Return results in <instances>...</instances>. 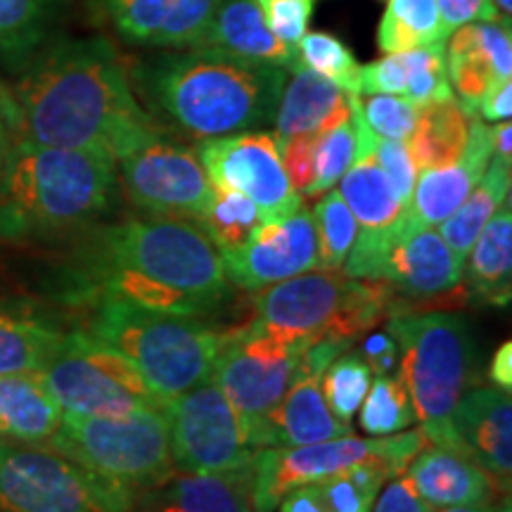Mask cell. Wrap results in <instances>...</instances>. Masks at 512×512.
Wrapping results in <instances>:
<instances>
[{
    "instance_id": "cell-55",
    "label": "cell",
    "mask_w": 512,
    "mask_h": 512,
    "mask_svg": "<svg viewBox=\"0 0 512 512\" xmlns=\"http://www.w3.org/2000/svg\"><path fill=\"white\" fill-rule=\"evenodd\" d=\"M491 5H494L498 19H503V22H510L512 0H491Z\"/></svg>"
},
{
    "instance_id": "cell-19",
    "label": "cell",
    "mask_w": 512,
    "mask_h": 512,
    "mask_svg": "<svg viewBox=\"0 0 512 512\" xmlns=\"http://www.w3.org/2000/svg\"><path fill=\"white\" fill-rule=\"evenodd\" d=\"M446 72L456 100L472 117H477V102L496 81L512 74V36L510 22L463 24L451 31L444 43Z\"/></svg>"
},
{
    "instance_id": "cell-28",
    "label": "cell",
    "mask_w": 512,
    "mask_h": 512,
    "mask_svg": "<svg viewBox=\"0 0 512 512\" xmlns=\"http://www.w3.org/2000/svg\"><path fill=\"white\" fill-rule=\"evenodd\" d=\"M67 332L29 306L0 304V377L46 368Z\"/></svg>"
},
{
    "instance_id": "cell-23",
    "label": "cell",
    "mask_w": 512,
    "mask_h": 512,
    "mask_svg": "<svg viewBox=\"0 0 512 512\" xmlns=\"http://www.w3.org/2000/svg\"><path fill=\"white\" fill-rule=\"evenodd\" d=\"M287 74L292 76L285 81L273 117L275 143L280 145L294 136H320L351 117L347 91L302 64Z\"/></svg>"
},
{
    "instance_id": "cell-33",
    "label": "cell",
    "mask_w": 512,
    "mask_h": 512,
    "mask_svg": "<svg viewBox=\"0 0 512 512\" xmlns=\"http://www.w3.org/2000/svg\"><path fill=\"white\" fill-rule=\"evenodd\" d=\"M446 38L437 0H389L377 27V48L384 55L446 43Z\"/></svg>"
},
{
    "instance_id": "cell-45",
    "label": "cell",
    "mask_w": 512,
    "mask_h": 512,
    "mask_svg": "<svg viewBox=\"0 0 512 512\" xmlns=\"http://www.w3.org/2000/svg\"><path fill=\"white\" fill-rule=\"evenodd\" d=\"M434 508L422 498L406 472L387 479L375 496L370 512H432Z\"/></svg>"
},
{
    "instance_id": "cell-24",
    "label": "cell",
    "mask_w": 512,
    "mask_h": 512,
    "mask_svg": "<svg viewBox=\"0 0 512 512\" xmlns=\"http://www.w3.org/2000/svg\"><path fill=\"white\" fill-rule=\"evenodd\" d=\"M249 472L197 475L176 472L155 489L138 494L133 512H252Z\"/></svg>"
},
{
    "instance_id": "cell-27",
    "label": "cell",
    "mask_w": 512,
    "mask_h": 512,
    "mask_svg": "<svg viewBox=\"0 0 512 512\" xmlns=\"http://www.w3.org/2000/svg\"><path fill=\"white\" fill-rule=\"evenodd\" d=\"M465 287L475 304L508 306L512 294V211L510 200L491 216L465 256Z\"/></svg>"
},
{
    "instance_id": "cell-29",
    "label": "cell",
    "mask_w": 512,
    "mask_h": 512,
    "mask_svg": "<svg viewBox=\"0 0 512 512\" xmlns=\"http://www.w3.org/2000/svg\"><path fill=\"white\" fill-rule=\"evenodd\" d=\"M510 200V162L501 157H491L484 176L465 197L463 204L453 211L444 223H439V235L451 247V252L465 264L472 245L479 238L491 216Z\"/></svg>"
},
{
    "instance_id": "cell-11",
    "label": "cell",
    "mask_w": 512,
    "mask_h": 512,
    "mask_svg": "<svg viewBox=\"0 0 512 512\" xmlns=\"http://www.w3.org/2000/svg\"><path fill=\"white\" fill-rule=\"evenodd\" d=\"M427 444L422 430H403L389 437L347 434L320 444L259 448L249 472L252 512H275L283 496L297 486L318 484L366 460H384L401 475Z\"/></svg>"
},
{
    "instance_id": "cell-36",
    "label": "cell",
    "mask_w": 512,
    "mask_h": 512,
    "mask_svg": "<svg viewBox=\"0 0 512 512\" xmlns=\"http://www.w3.org/2000/svg\"><path fill=\"white\" fill-rule=\"evenodd\" d=\"M399 475L384 460H366L318 482L330 512H370L387 479Z\"/></svg>"
},
{
    "instance_id": "cell-3",
    "label": "cell",
    "mask_w": 512,
    "mask_h": 512,
    "mask_svg": "<svg viewBox=\"0 0 512 512\" xmlns=\"http://www.w3.org/2000/svg\"><path fill=\"white\" fill-rule=\"evenodd\" d=\"M117 159L15 140L0 171V238L91 226L119 204Z\"/></svg>"
},
{
    "instance_id": "cell-38",
    "label": "cell",
    "mask_w": 512,
    "mask_h": 512,
    "mask_svg": "<svg viewBox=\"0 0 512 512\" xmlns=\"http://www.w3.org/2000/svg\"><path fill=\"white\" fill-rule=\"evenodd\" d=\"M299 64L311 69L313 74L323 76L347 93L358 91V69L354 53L342 38L328 31H306L297 43Z\"/></svg>"
},
{
    "instance_id": "cell-51",
    "label": "cell",
    "mask_w": 512,
    "mask_h": 512,
    "mask_svg": "<svg viewBox=\"0 0 512 512\" xmlns=\"http://www.w3.org/2000/svg\"><path fill=\"white\" fill-rule=\"evenodd\" d=\"M17 102H15V95H12V88L5 86V83H0V126H5L8 131L12 133V138H15V131H17Z\"/></svg>"
},
{
    "instance_id": "cell-57",
    "label": "cell",
    "mask_w": 512,
    "mask_h": 512,
    "mask_svg": "<svg viewBox=\"0 0 512 512\" xmlns=\"http://www.w3.org/2000/svg\"><path fill=\"white\" fill-rule=\"evenodd\" d=\"M0 441H3V439H0Z\"/></svg>"
},
{
    "instance_id": "cell-54",
    "label": "cell",
    "mask_w": 512,
    "mask_h": 512,
    "mask_svg": "<svg viewBox=\"0 0 512 512\" xmlns=\"http://www.w3.org/2000/svg\"><path fill=\"white\" fill-rule=\"evenodd\" d=\"M494 505H458V508H434L432 512H491Z\"/></svg>"
},
{
    "instance_id": "cell-22",
    "label": "cell",
    "mask_w": 512,
    "mask_h": 512,
    "mask_svg": "<svg viewBox=\"0 0 512 512\" xmlns=\"http://www.w3.org/2000/svg\"><path fill=\"white\" fill-rule=\"evenodd\" d=\"M323 375H297L283 401L273 408L254 439V448H283L320 444L354 434L349 422L330 411L320 392Z\"/></svg>"
},
{
    "instance_id": "cell-5",
    "label": "cell",
    "mask_w": 512,
    "mask_h": 512,
    "mask_svg": "<svg viewBox=\"0 0 512 512\" xmlns=\"http://www.w3.org/2000/svg\"><path fill=\"white\" fill-rule=\"evenodd\" d=\"M83 306L79 330L124 354L166 406L211 377L226 330L207 318L171 316L114 299Z\"/></svg>"
},
{
    "instance_id": "cell-18",
    "label": "cell",
    "mask_w": 512,
    "mask_h": 512,
    "mask_svg": "<svg viewBox=\"0 0 512 512\" xmlns=\"http://www.w3.org/2000/svg\"><path fill=\"white\" fill-rule=\"evenodd\" d=\"M494 157V136L482 119L475 117L470 126L465 150L453 164L422 169L415 178L411 200L401 211V219L415 228H437L456 211L472 188L484 176Z\"/></svg>"
},
{
    "instance_id": "cell-4",
    "label": "cell",
    "mask_w": 512,
    "mask_h": 512,
    "mask_svg": "<svg viewBox=\"0 0 512 512\" xmlns=\"http://www.w3.org/2000/svg\"><path fill=\"white\" fill-rule=\"evenodd\" d=\"M76 268L133 273L204 299L216 309L230 297L219 249L195 221L131 216L107 223L83 242Z\"/></svg>"
},
{
    "instance_id": "cell-10",
    "label": "cell",
    "mask_w": 512,
    "mask_h": 512,
    "mask_svg": "<svg viewBox=\"0 0 512 512\" xmlns=\"http://www.w3.org/2000/svg\"><path fill=\"white\" fill-rule=\"evenodd\" d=\"M41 375L69 413L126 418L140 411H166V403L124 354L83 330L67 332Z\"/></svg>"
},
{
    "instance_id": "cell-17",
    "label": "cell",
    "mask_w": 512,
    "mask_h": 512,
    "mask_svg": "<svg viewBox=\"0 0 512 512\" xmlns=\"http://www.w3.org/2000/svg\"><path fill=\"white\" fill-rule=\"evenodd\" d=\"M102 15L138 48H200L221 0H98Z\"/></svg>"
},
{
    "instance_id": "cell-6",
    "label": "cell",
    "mask_w": 512,
    "mask_h": 512,
    "mask_svg": "<svg viewBox=\"0 0 512 512\" xmlns=\"http://www.w3.org/2000/svg\"><path fill=\"white\" fill-rule=\"evenodd\" d=\"M399 342V375L411 394L415 420L430 444L456 448L453 413L475 373V337L465 316L413 311L387 320Z\"/></svg>"
},
{
    "instance_id": "cell-16",
    "label": "cell",
    "mask_w": 512,
    "mask_h": 512,
    "mask_svg": "<svg viewBox=\"0 0 512 512\" xmlns=\"http://www.w3.org/2000/svg\"><path fill=\"white\" fill-rule=\"evenodd\" d=\"M230 285L259 292L280 280L320 268L313 211L306 207L278 221H266L235 252L221 254Z\"/></svg>"
},
{
    "instance_id": "cell-31",
    "label": "cell",
    "mask_w": 512,
    "mask_h": 512,
    "mask_svg": "<svg viewBox=\"0 0 512 512\" xmlns=\"http://www.w3.org/2000/svg\"><path fill=\"white\" fill-rule=\"evenodd\" d=\"M69 0H0V60L29 62L46 46Z\"/></svg>"
},
{
    "instance_id": "cell-47",
    "label": "cell",
    "mask_w": 512,
    "mask_h": 512,
    "mask_svg": "<svg viewBox=\"0 0 512 512\" xmlns=\"http://www.w3.org/2000/svg\"><path fill=\"white\" fill-rule=\"evenodd\" d=\"M437 8L441 19H444L448 34L463 27V24L498 19L491 0H437Z\"/></svg>"
},
{
    "instance_id": "cell-20",
    "label": "cell",
    "mask_w": 512,
    "mask_h": 512,
    "mask_svg": "<svg viewBox=\"0 0 512 512\" xmlns=\"http://www.w3.org/2000/svg\"><path fill=\"white\" fill-rule=\"evenodd\" d=\"M458 451L494 477L503 494L512 477V399L498 387L467 389L453 413Z\"/></svg>"
},
{
    "instance_id": "cell-50",
    "label": "cell",
    "mask_w": 512,
    "mask_h": 512,
    "mask_svg": "<svg viewBox=\"0 0 512 512\" xmlns=\"http://www.w3.org/2000/svg\"><path fill=\"white\" fill-rule=\"evenodd\" d=\"M489 380L494 382L498 389H505V392H510L512 389V344H510V339L508 342H503L501 347L496 349L494 358H491Z\"/></svg>"
},
{
    "instance_id": "cell-14",
    "label": "cell",
    "mask_w": 512,
    "mask_h": 512,
    "mask_svg": "<svg viewBox=\"0 0 512 512\" xmlns=\"http://www.w3.org/2000/svg\"><path fill=\"white\" fill-rule=\"evenodd\" d=\"M176 472L235 475L252 470L256 451L245 441L238 413L214 380H204L166 406Z\"/></svg>"
},
{
    "instance_id": "cell-26",
    "label": "cell",
    "mask_w": 512,
    "mask_h": 512,
    "mask_svg": "<svg viewBox=\"0 0 512 512\" xmlns=\"http://www.w3.org/2000/svg\"><path fill=\"white\" fill-rule=\"evenodd\" d=\"M202 46L228 50L247 60L275 64L287 72L299 64L297 46H285L271 34L256 0H221Z\"/></svg>"
},
{
    "instance_id": "cell-39",
    "label": "cell",
    "mask_w": 512,
    "mask_h": 512,
    "mask_svg": "<svg viewBox=\"0 0 512 512\" xmlns=\"http://www.w3.org/2000/svg\"><path fill=\"white\" fill-rule=\"evenodd\" d=\"M313 221H316L320 268H342L354 247L358 223L339 190L332 188L325 192L323 200L313 209Z\"/></svg>"
},
{
    "instance_id": "cell-7",
    "label": "cell",
    "mask_w": 512,
    "mask_h": 512,
    "mask_svg": "<svg viewBox=\"0 0 512 512\" xmlns=\"http://www.w3.org/2000/svg\"><path fill=\"white\" fill-rule=\"evenodd\" d=\"M46 448L133 489H155L176 475L166 411H140L126 418H93L64 411Z\"/></svg>"
},
{
    "instance_id": "cell-42",
    "label": "cell",
    "mask_w": 512,
    "mask_h": 512,
    "mask_svg": "<svg viewBox=\"0 0 512 512\" xmlns=\"http://www.w3.org/2000/svg\"><path fill=\"white\" fill-rule=\"evenodd\" d=\"M271 34L285 46H297L309 31L316 0H256Z\"/></svg>"
},
{
    "instance_id": "cell-49",
    "label": "cell",
    "mask_w": 512,
    "mask_h": 512,
    "mask_svg": "<svg viewBox=\"0 0 512 512\" xmlns=\"http://www.w3.org/2000/svg\"><path fill=\"white\" fill-rule=\"evenodd\" d=\"M278 512H330L318 484H304L292 489L278 503Z\"/></svg>"
},
{
    "instance_id": "cell-13",
    "label": "cell",
    "mask_w": 512,
    "mask_h": 512,
    "mask_svg": "<svg viewBox=\"0 0 512 512\" xmlns=\"http://www.w3.org/2000/svg\"><path fill=\"white\" fill-rule=\"evenodd\" d=\"M117 176L128 204L157 219L197 223L214 197L197 150L171 138L166 128L124 152L117 159Z\"/></svg>"
},
{
    "instance_id": "cell-40",
    "label": "cell",
    "mask_w": 512,
    "mask_h": 512,
    "mask_svg": "<svg viewBox=\"0 0 512 512\" xmlns=\"http://www.w3.org/2000/svg\"><path fill=\"white\" fill-rule=\"evenodd\" d=\"M356 162V126L354 119L330 128L316 136L313 147V181L304 195L318 197L335 188Z\"/></svg>"
},
{
    "instance_id": "cell-56",
    "label": "cell",
    "mask_w": 512,
    "mask_h": 512,
    "mask_svg": "<svg viewBox=\"0 0 512 512\" xmlns=\"http://www.w3.org/2000/svg\"><path fill=\"white\" fill-rule=\"evenodd\" d=\"M491 512H512V505H510V498H508V496H505V498H503V501H501V503H498V505H494V510H491Z\"/></svg>"
},
{
    "instance_id": "cell-35",
    "label": "cell",
    "mask_w": 512,
    "mask_h": 512,
    "mask_svg": "<svg viewBox=\"0 0 512 512\" xmlns=\"http://www.w3.org/2000/svg\"><path fill=\"white\" fill-rule=\"evenodd\" d=\"M415 408L399 375H375L366 399L358 406V425L368 437H389L413 425Z\"/></svg>"
},
{
    "instance_id": "cell-21",
    "label": "cell",
    "mask_w": 512,
    "mask_h": 512,
    "mask_svg": "<svg viewBox=\"0 0 512 512\" xmlns=\"http://www.w3.org/2000/svg\"><path fill=\"white\" fill-rule=\"evenodd\" d=\"M415 491L432 508H458V505H496L503 496L501 486L475 460L456 448L427 444L406 467ZM508 496V494H505Z\"/></svg>"
},
{
    "instance_id": "cell-41",
    "label": "cell",
    "mask_w": 512,
    "mask_h": 512,
    "mask_svg": "<svg viewBox=\"0 0 512 512\" xmlns=\"http://www.w3.org/2000/svg\"><path fill=\"white\" fill-rule=\"evenodd\" d=\"M361 100V114L377 138L408 140L418 124L420 107L401 95H368Z\"/></svg>"
},
{
    "instance_id": "cell-53",
    "label": "cell",
    "mask_w": 512,
    "mask_h": 512,
    "mask_svg": "<svg viewBox=\"0 0 512 512\" xmlns=\"http://www.w3.org/2000/svg\"><path fill=\"white\" fill-rule=\"evenodd\" d=\"M12 143H15V138H12V133H10L5 126H0V171H3L5 157H8Z\"/></svg>"
},
{
    "instance_id": "cell-9",
    "label": "cell",
    "mask_w": 512,
    "mask_h": 512,
    "mask_svg": "<svg viewBox=\"0 0 512 512\" xmlns=\"http://www.w3.org/2000/svg\"><path fill=\"white\" fill-rule=\"evenodd\" d=\"M138 494L50 451L0 441V512H133Z\"/></svg>"
},
{
    "instance_id": "cell-25",
    "label": "cell",
    "mask_w": 512,
    "mask_h": 512,
    "mask_svg": "<svg viewBox=\"0 0 512 512\" xmlns=\"http://www.w3.org/2000/svg\"><path fill=\"white\" fill-rule=\"evenodd\" d=\"M64 408L43 380L41 370L0 377V439L24 446H46L60 427Z\"/></svg>"
},
{
    "instance_id": "cell-46",
    "label": "cell",
    "mask_w": 512,
    "mask_h": 512,
    "mask_svg": "<svg viewBox=\"0 0 512 512\" xmlns=\"http://www.w3.org/2000/svg\"><path fill=\"white\" fill-rule=\"evenodd\" d=\"M361 354L373 375H392L399 368V342L389 330H377L366 335Z\"/></svg>"
},
{
    "instance_id": "cell-1",
    "label": "cell",
    "mask_w": 512,
    "mask_h": 512,
    "mask_svg": "<svg viewBox=\"0 0 512 512\" xmlns=\"http://www.w3.org/2000/svg\"><path fill=\"white\" fill-rule=\"evenodd\" d=\"M15 140L98 150L119 159L164 128L140 105L126 60L107 38H60L27 62L12 88Z\"/></svg>"
},
{
    "instance_id": "cell-44",
    "label": "cell",
    "mask_w": 512,
    "mask_h": 512,
    "mask_svg": "<svg viewBox=\"0 0 512 512\" xmlns=\"http://www.w3.org/2000/svg\"><path fill=\"white\" fill-rule=\"evenodd\" d=\"M313 147H316V136H294L278 145L285 174L299 195H304L313 181Z\"/></svg>"
},
{
    "instance_id": "cell-15",
    "label": "cell",
    "mask_w": 512,
    "mask_h": 512,
    "mask_svg": "<svg viewBox=\"0 0 512 512\" xmlns=\"http://www.w3.org/2000/svg\"><path fill=\"white\" fill-rule=\"evenodd\" d=\"M195 150L211 185L252 200L264 223L285 219L304 207V197L285 174L273 133L247 131L207 138Z\"/></svg>"
},
{
    "instance_id": "cell-48",
    "label": "cell",
    "mask_w": 512,
    "mask_h": 512,
    "mask_svg": "<svg viewBox=\"0 0 512 512\" xmlns=\"http://www.w3.org/2000/svg\"><path fill=\"white\" fill-rule=\"evenodd\" d=\"M475 114L482 121H510L512 117V81L501 79L494 86H489V91L482 95V100L477 102Z\"/></svg>"
},
{
    "instance_id": "cell-2",
    "label": "cell",
    "mask_w": 512,
    "mask_h": 512,
    "mask_svg": "<svg viewBox=\"0 0 512 512\" xmlns=\"http://www.w3.org/2000/svg\"><path fill=\"white\" fill-rule=\"evenodd\" d=\"M138 100L159 124L192 138H221L273 124L287 69L221 48L159 50L126 62Z\"/></svg>"
},
{
    "instance_id": "cell-12",
    "label": "cell",
    "mask_w": 512,
    "mask_h": 512,
    "mask_svg": "<svg viewBox=\"0 0 512 512\" xmlns=\"http://www.w3.org/2000/svg\"><path fill=\"white\" fill-rule=\"evenodd\" d=\"M342 271L356 280H384L420 306L463 283V261L439 230L408 226L401 216L384 230H358Z\"/></svg>"
},
{
    "instance_id": "cell-52",
    "label": "cell",
    "mask_w": 512,
    "mask_h": 512,
    "mask_svg": "<svg viewBox=\"0 0 512 512\" xmlns=\"http://www.w3.org/2000/svg\"><path fill=\"white\" fill-rule=\"evenodd\" d=\"M491 136H494V155L505 159V162H512V147H510L512 126H510V121H501V124L491 128Z\"/></svg>"
},
{
    "instance_id": "cell-37",
    "label": "cell",
    "mask_w": 512,
    "mask_h": 512,
    "mask_svg": "<svg viewBox=\"0 0 512 512\" xmlns=\"http://www.w3.org/2000/svg\"><path fill=\"white\" fill-rule=\"evenodd\" d=\"M373 377V370L361 351H344L325 368L320 377V392L339 420L351 422L358 413V406L366 399Z\"/></svg>"
},
{
    "instance_id": "cell-30",
    "label": "cell",
    "mask_w": 512,
    "mask_h": 512,
    "mask_svg": "<svg viewBox=\"0 0 512 512\" xmlns=\"http://www.w3.org/2000/svg\"><path fill=\"white\" fill-rule=\"evenodd\" d=\"M472 119L475 117L456 98L420 107L418 124L406 140L418 171L456 162L465 150Z\"/></svg>"
},
{
    "instance_id": "cell-32",
    "label": "cell",
    "mask_w": 512,
    "mask_h": 512,
    "mask_svg": "<svg viewBox=\"0 0 512 512\" xmlns=\"http://www.w3.org/2000/svg\"><path fill=\"white\" fill-rule=\"evenodd\" d=\"M339 195L354 214L358 230L389 228L403 211V202L373 157L358 159L339 178Z\"/></svg>"
},
{
    "instance_id": "cell-34",
    "label": "cell",
    "mask_w": 512,
    "mask_h": 512,
    "mask_svg": "<svg viewBox=\"0 0 512 512\" xmlns=\"http://www.w3.org/2000/svg\"><path fill=\"white\" fill-rule=\"evenodd\" d=\"M261 223L264 219L252 200L240 192L214 188V197L197 226L204 230L211 245L219 249V254H228L245 245Z\"/></svg>"
},
{
    "instance_id": "cell-43",
    "label": "cell",
    "mask_w": 512,
    "mask_h": 512,
    "mask_svg": "<svg viewBox=\"0 0 512 512\" xmlns=\"http://www.w3.org/2000/svg\"><path fill=\"white\" fill-rule=\"evenodd\" d=\"M373 159L380 164L384 176L389 178V183H392L396 195H399V200L403 202V207H406L413 195L415 178H418V166L413 162V155L411 150H408L406 140L380 138L375 143Z\"/></svg>"
},
{
    "instance_id": "cell-8",
    "label": "cell",
    "mask_w": 512,
    "mask_h": 512,
    "mask_svg": "<svg viewBox=\"0 0 512 512\" xmlns=\"http://www.w3.org/2000/svg\"><path fill=\"white\" fill-rule=\"evenodd\" d=\"M311 342V337L292 335L254 318L226 330L211 380L238 413L242 434L252 448L264 420L297 380L299 358Z\"/></svg>"
}]
</instances>
